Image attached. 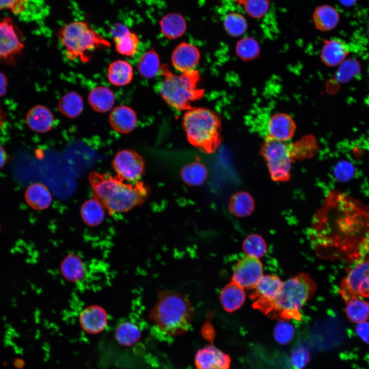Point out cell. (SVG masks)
<instances>
[{"label":"cell","mask_w":369,"mask_h":369,"mask_svg":"<svg viewBox=\"0 0 369 369\" xmlns=\"http://www.w3.org/2000/svg\"><path fill=\"white\" fill-rule=\"evenodd\" d=\"M94 198L112 215L128 212L140 205L149 193L142 181L127 183L118 175L91 172L88 177Z\"/></svg>","instance_id":"1"},{"label":"cell","mask_w":369,"mask_h":369,"mask_svg":"<svg viewBox=\"0 0 369 369\" xmlns=\"http://www.w3.org/2000/svg\"><path fill=\"white\" fill-rule=\"evenodd\" d=\"M157 300L152 308L149 317L162 332L178 336L190 329L194 309L189 298L177 291H159Z\"/></svg>","instance_id":"2"},{"label":"cell","mask_w":369,"mask_h":369,"mask_svg":"<svg viewBox=\"0 0 369 369\" xmlns=\"http://www.w3.org/2000/svg\"><path fill=\"white\" fill-rule=\"evenodd\" d=\"M316 289V283L310 275L300 273L283 282L278 294L263 313L279 320H300V309Z\"/></svg>","instance_id":"3"},{"label":"cell","mask_w":369,"mask_h":369,"mask_svg":"<svg viewBox=\"0 0 369 369\" xmlns=\"http://www.w3.org/2000/svg\"><path fill=\"white\" fill-rule=\"evenodd\" d=\"M182 124L189 142L201 152L212 153L220 145L221 119L211 110L192 107L184 113Z\"/></svg>","instance_id":"4"},{"label":"cell","mask_w":369,"mask_h":369,"mask_svg":"<svg viewBox=\"0 0 369 369\" xmlns=\"http://www.w3.org/2000/svg\"><path fill=\"white\" fill-rule=\"evenodd\" d=\"M160 70L163 76L160 94L169 106L179 111H187L192 107V102L203 97L204 90L198 87L200 78L198 70L176 75L167 65H162Z\"/></svg>","instance_id":"5"},{"label":"cell","mask_w":369,"mask_h":369,"mask_svg":"<svg viewBox=\"0 0 369 369\" xmlns=\"http://www.w3.org/2000/svg\"><path fill=\"white\" fill-rule=\"evenodd\" d=\"M59 37L67 56L72 59H83L89 51L98 46L109 45L87 23L81 20L65 25L59 32Z\"/></svg>","instance_id":"6"},{"label":"cell","mask_w":369,"mask_h":369,"mask_svg":"<svg viewBox=\"0 0 369 369\" xmlns=\"http://www.w3.org/2000/svg\"><path fill=\"white\" fill-rule=\"evenodd\" d=\"M292 144L266 138L260 149L271 179L286 182L291 178Z\"/></svg>","instance_id":"7"},{"label":"cell","mask_w":369,"mask_h":369,"mask_svg":"<svg viewBox=\"0 0 369 369\" xmlns=\"http://www.w3.org/2000/svg\"><path fill=\"white\" fill-rule=\"evenodd\" d=\"M339 292L346 303L354 298L369 297V255L350 270L341 281Z\"/></svg>","instance_id":"8"},{"label":"cell","mask_w":369,"mask_h":369,"mask_svg":"<svg viewBox=\"0 0 369 369\" xmlns=\"http://www.w3.org/2000/svg\"><path fill=\"white\" fill-rule=\"evenodd\" d=\"M112 166L116 175L126 181L136 182L141 178L145 169L141 156L132 149H124L115 154Z\"/></svg>","instance_id":"9"},{"label":"cell","mask_w":369,"mask_h":369,"mask_svg":"<svg viewBox=\"0 0 369 369\" xmlns=\"http://www.w3.org/2000/svg\"><path fill=\"white\" fill-rule=\"evenodd\" d=\"M24 44L13 20L6 17L0 20V63L12 61L22 52Z\"/></svg>","instance_id":"10"},{"label":"cell","mask_w":369,"mask_h":369,"mask_svg":"<svg viewBox=\"0 0 369 369\" xmlns=\"http://www.w3.org/2000/svg\"><path fill=\"white\" fill-rule=\"evenodd\" d=\"M263 276V266L259 258L245 255L236 264L232 280L244 289H253Z\"/></svg>","instance_id":"11"},{"label":"cell","mask_w":369,"mask_h":369,"mask_svg":"<svg viewBox=\"0 0 369 369\" xmlns=\"http://www.w3.org/2000/svg\"><path fill=\"white\" fill-rule=\"evenodd\" d=\"M282 283L276 275H263L249 295L255 300L253 307L263 313L278 294Z\"/></svg>","instance_id":"12"},{"label":"cell","mask_w":369,"mask_h":369,"mask_svg":"<svg viewBox=\"0 0 369 369\" xmlns=\"http://www.w3.org/2000/svg\"><path fill=\"white\" fill-rule=\"evenodd\" d=\"M195 364L196 369H230L231 358L216 347L209 345L196 352Z\"/></svg>","instance_id":"13"},{"label":"cell","mask_w":369,"mask_h":369,"mask_svg":"<svg viewBox=\"0 0 369 369\" xmlns=\"http://www.w3.org/2000/svg\"><path fill=\"white\" fill-rule=\"evenodd\" d=\"M296 125L292 117L284 113L272 116L266 123L265 138L287 141L293 137Z\"/></svg>","instance_id":"14"},{"label":"cell","mask_w":369,"mask_h":369,"mask_svg":"<svg viewBox=\"0 0 369 369\" xmlns=\"http://www.w3.org/2000/svg\"><path fill=\"white\" fill-rule=\"evenodd\" d=\"M200 57V52L196 47L189 43L182 42L174 49L171 59L174 68L183 73L193 70L198 64Z\"/></svg>","instance_id":"15"},{"label":"cell","mask_w":369,"mask_h":369,"mask_svg":"<svg viewBox=\"0 0 369 369\" xmlns=\"http://www.w3.org/2000/svg\"><path fill=\"white\" fill-rule=\"evenodd\" d=\"M116 51L120 54L131 56L137 51L139 37L124 24L117 23L111 28Z\"/></svg>","instance_id":"16"},{"label":"cell","mask_w":369,"mask_h":369,"mask_svg":"<svg viewBox=\"0 0 369 369\" xmlns=\"http://www.w3.org/2000/svg\"><path fill=\"white\" fill-rule=\"evenodd\" d=\"M348 53V46L344 41L338 38H332L324 42L320 57L325 65L334 67L344 61Z\"/></svg>","instance_id":"17"},{"label":"cell","mask_w":369,"mask_h":369,"mask_svg":"<svg viewBox=\"0 0 369 369\" xmlns=\"http://www.w3.org/2000/svg\"><path fill=\"white\" fill-rule=\"evenodd\" d=\"M110 125L115 131L127 134L132 132L137 124V116L135 111L126 106L114 108L109 117Z\"/></svg>","instance_id":"18"},{"label":"cell","mask_w":369,"mask_h":369,"mask_svg":"<svg viewBox=\"0 0 369 369\" xmlns=\"http://www.w3.org/2000/svg\"><path fill=\"white\" fill-rule=\"evenodd\" d=\"M25 121L32 131L43 133L52 129L54 117L47 107L38 105L33 107L28 111L25 117Z\"/></svg>","instance_id":"19"},{"label":"cell","mask_w":369,"mask_h":369,"mask_svg":"<svg viewBox=\"0 0 369 369\" xmlns=\"http://www.w3.org/2000/svg\"><path fill=\"white\" fill-rule=\"evenodd\" d=\"M219 299L223 309L227 312L232 313L243 304L245 293L243 288L231 281L221 290Z\"/></svg>","instance_id":"20"},{"label":"cell","mask_w":369,"mask_h":369,"mask_svg":"<svg viewBox=\"0 0 369 369\" xmlns=\"http://www.w3.org/2000/svg\"><path fill=\"white\" fill-rule=\"evenodd\" d=\"M159 27L165 37L174 39L184 34L187 29V24L186 18L181 14L170 12L160 18Z\"/></svg>","instance_id":"21"},{"label":"cell","mask_w":369,"mask_h":369,"mask_svg":"<svg viewBox=\"0 0 369 369\" xmlns=\"http://www.w3.org/2000/svg\"><path fill=\"white\" fill-rule=\"evenodd\" d=\"M25 198L28 205L36 210H44L50 206L52 195L48 188L44 184L36 182L30 185L26 189Z\"/></svg>","instance_id":"22"},{"label":"cell","mask_w":369,"mask_h":369,"mask_svg":"<svg viewBox=\"0 0 369 369\" xmlns=\"http://www.w3.org/2000/svg\"><path fill=\"white\" fill-rule=\"evenodd\" d=\"M312 19L318 30L328 31L336 27L340 20V14L334 7L322 5L315 9Z\"/></svg>","instance_id":"23"},{"label":"cell","mask_w":369,"mask_h":369,"mask_svg":"<svg viewBox=\"0 0 369 369\" xmlns=\"http://www.w3.org/2000/svg\"><path fill=\"white\" fill-rule=\"evenodd\" d=\"M107 318L102 310L98 307H91L85 310L80 316L82 328L90 334H97L106 327Z\"/></svg>","instance_id":"24"},{"label":"cell","mask_w":369,"mask_h":369,"mask_svg":"<svg viewBox=\"0 0 369 369\" xmlns=\"http://www.w3.org/2000/svg\"><path fill=\"white\" fill-rule=\"evenodd\" d=\"M89 104L95 111L105 113L113 107L115 96L112 91L104 86L93 88L88 95Z\"/></svg>","instance_id":"25"},{"label":"cell","mask_w":369,"mask_h":369,"mask_svg":"<svg viewBox=\"0 0 369 369\" xmlns=\"http://www.w3.org/2000/svg\"><path fill=\"white\" fill-rule=\"evenodd\" d=\"M109 81L116 86H125L131 83L133 76L132 66L127 61L117 60L112 62L108 69Z\"/></svg>","instance_id":"26"},{"label":"cell","mask_w":369,"mask_h":369,"mask_svg":"<svg viewBox=\"0 0 369 369\" xmlns=\"http://www.w3.org/2000/svg\"><path fill=\"white\" fill-rule=\"evenodd\" d=\"M255 202L253 197L248 192L239 191L230 197L229 209L230 212L237 217H245L254 211Z\"/></svg>","instance_id":"27"},{"label":"cell","mask_w":369,"mask_h":369,"mask_svg":"<svg viewBox=\"0 0 369 369\" xmlns=\"http://www.w3.org/2000/svg\"><path fill=\"white\" fill-rule=\"evenodd\" d=\"M208 172L204 165L196 160L185 165L180 171L184 183L191 186L202 184L208 177Z\"/></svg>","instance_id":"28"},{"label":"cell","mask_w":369,"mask_h":369,"mask_svg":"<svg viewBox=\"0 0 369 369\" xmlns=\"http://www.w3.org/2000/svg\"><path fill=\"white\" fill-rule=\"evenodd\" d=\"M57 107L62 114L69 118H74L79 115L83 111V99L79 94L71 91L60 98Z\"/></svg>","instance_id":"29"},{"label":"cell","mask_w":369,"mask_h":369,"mask_svg":"<svg viewBox=\"0 0 369 369\" xmlns=\"http://www.w3.org/2000/svg\"><path fill=\"white\" fill-rule=\"evenodd\" d=\"M105 210L94 198L88 199L83 203L80 208L81 218L89 226L98 225L105 218Z\"/></svg>","instance_id":"30"},{"label":"cell","mask_w":369,"mask_h":369,"mask_svg":"<svg viewBox=\"0 0 369 369\" xmlns=\"http://www.w3.org/2000/svg\"><path fill=\"white\" fill-rule=\"evenodd\" d=\"M159 56L153 50L146 52L141 56L137 65L139 74L146 78L155 77L160 70Z\"/></svg>","instance_id":"31"},{"label":"cell","mask_w":369,"mask_h":369,"mask_svg":"<svg viewBox=\"0 0 369 369\" xmlns=\"http://www.w3.org/2000/svg\"><path fill=\"white\" fill-rule=\"evenodd\" d=\"M115 336L120 345L129 346L134 345L139 340L141 332L135 324L130 321H125L117 327Z\"/></svg>","instance_id":"32"},{"label":"cell","mask_w":369,"mask_h":369,"mask_svg":"<svg viewBox=\"0 0 369 369\" xmlns=\"http://www.w3.org/2000/svg\"><path fill=\"white\" fill-rule=\"evenodd\" d=\"M345 312L352 322H365L369 319V304L360 298H352L346 302Z\"/></svg>","instance_id":"33"},{"label":"cell","mask_w":369,"mask_h":369,"mask_svg":"<svg viewBox=\"0 0 369 369\" xmlns=\"http://www.w3.org/2000/svg\"><path fill=\"white\" fill-rule=\"evenodd\" d=\"M223 26L229 35L233 37H239L242 35L247 30L248 23L243 15L232 12L224 17Z\"/></svg>","instance_id":"34"},{"label":"cell","mask_w":369,"mask_h":369,"mask_svg":"<svg viewBox=\"0 0 369 369\" xmlns=\"http://www.w3.org/2000/svg\"><path fill=\"white\" fill-rule=\"evenodd\" d=\"M242 248L246 255L259 258L264 256L266 254L267 245L261 235L251 234L243 240Z\"/></svg>","instance_id":"35"},{"label":"cell","mask_w":369,"mask_h":369,"mask_svg":"<svg viewBox=\"0 0 369 369\" xmlns=\"http://www.w3.org/2000/svg\"><path fill=\"white\" fill-rule=\"evenodd\" d=\"M235 51L240 58L248 61L258 56L260 48L257 40L252 37L247 36L242 38L237 43Z\"/></svg>","instance_id":"36"},{"label":"cell","mask_w":369,"mask_h":369,"mask_svg":"<svg viewBox=\"0 0 369 369\" xmlns=\"http://www.w3.org/2000/svg\"><path fill=\"white\" fill-rule=\"evenodd\" d=\"M61 271L66 278L72 281L81 279L85 274V268L82 261L74 255L69 256L64 260Z\"/></svg>","instance_id":"37"},{"label":"cell","mask_w":369,"mask_h":369,"mask_svg":"<svg viewBox=\"0 0 369 369\" xmlns=\"http://www.w3.org/2000/svg\"><path fill=\"white\" fill-rule=\"evenodd\" d=\"M241 4L246 13L254 18L265 15L270 5V0H243Z\"/></svg>","instance_id":"38"},{"label":"cell","mask_w":369,"mask_h":369,"mask_svg":"<svg viewBox=\"0 0 369 369\" xmlns=\"http://www.w3.org/2000/svg\"><path fill=\"white\" fill-rule=\"evenodd\" d=\"M295 333V329L291 324L287 321L279 320L275 326L274 336L278 343L285 344L293 339Z\"/></svg>","instance_id":"39"},{"label":"cell","mask_w":369,"mask_h":369,"mask_svg":"<svg viewBox=\"0 0 369 369\" xmlns=\"http://www.w3.org/2000/svg\"><path fill=\"white\" fill-rule=\"evenodd\" d=\"M359 70V66L356 61L352 60L343 61L337 73V78L341 82L348 80L356 74Z\"/></svg>","instance_id":"40"},{"label":"cell","mask_w":369,"mask_h":369,"mask_svg":"<svg viewBox=\"0 0 369 369\" xmlns=\"http://www.w3.org/2000/svg\"><path fill=\"white\" fill-rule=\"evenodd\" d=\"M310 360V353L303 347L294 350L291 356V364L293 369H303Z\"/></svg>","instance_id":"41"},{"label":"cell","mask_w":369,"mask_h":369,"mask_svg":"<svg viewBox=\"0 0 369 369\" xmlns=\"http://www.w3.org/2000/svg\"><path fill=\"white\" fill-rule=\"evenodd\" d=\"M28 0H0V11L9 10L15 14L25 9Z\"/></svg>","instance_id":"42"},{"label":"cell","mask_w":369,"mask_h":369,"mask_svg":"<svg viewBox=\"0 0 369 369\" xmlns=\"http://www.w3.org/2000/svg\"><path fill=\"white\" fill-rule=\"evenodd\" d=\"M358 335L365 342L369 343V323L362 322L358 323L356 326Z\"/></svg>","instance_id":"43"},{"label":"cell","mask_w":369,"mask_h":369,"mask_svg":"<svg viewBox=\"0 0 369 369\" xmlns=\"http://www.w3.org/2000/svg\"><path fill=\"white\" fill-rule=\"evenodd\" d=\"M8 79L7 76L0 71V97L4 96L7 92Z\"/></svg>","instance_id":"44"},{"label":"cell","mask_w":369,"mask_h":369,"mask_svg":"<svg viewBox=\"0 0 369 369\" xmlns=\"http://www.w3.org/2000/svg\"><path fill=\"white\" fill-rule=\"evenodd\" d=\"M8 160V155L5 148L0 145V169L3 168Z\"/></svg>","instance_id":"45"},{"label":"cell","mask_w":369,"mask_h":369,"mask_svg":"<svg viewBox=\"0 0 369 369\" xmlns=\"http://www.w3.org/2000/svg\"><path fill=\"white\" fill-rule=\"evenodd\" d=\"M6 121V115L0 107V130L3 127Z\"/></svg>","instance_id":"46"},{"label":"cell","mask_w":369,"mask_h":369,"mask_svg":"<svg viewBox=\"0 0 369 369\" xmlns=\"http://www.w3.org/2000/svg\"><path fill=\"white\" fill-rule=\"evenodd\" d=\"M366 28L367 34L369 37V19L367 22Z\"/></svg>","instance_id":"47"},{"label":"cell","mask_w":369,"mask_h":369,"mask_svg":"<svg viewBox=\"0 0 369 369\" xmlns=\"http://www.w3.org/2000/svg\"><path fill=\"white\" fill-rule=\"evenodd\" d=\"M233 1H234L235 2L238 3L239 4H241V3H242V2L243 0H233Z\"/></svg>","instance_id":"48"}]
</instances>
